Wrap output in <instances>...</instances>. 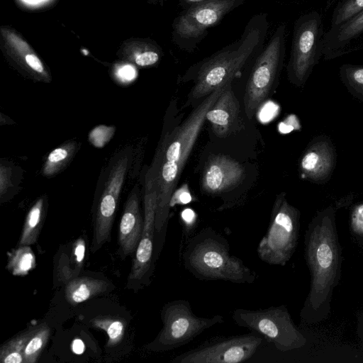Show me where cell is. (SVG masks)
<instances>
[{"label": "cell", "instance_id": "cell-4", "mask_svg": "<svg viewBox=\"0 0 363 363\" xmlns=\"http://www.w3.org/2000/svg\"><path fill=\"white\" fill-rule=\"evenodd\" d=\"M184 268L202 281L234 284L255 282L257 273L230 253L227 239L211 227H205L190 238L182 253Z\"/></svg>", "mask_w": 363, "mask_h": 363}, {"label": "cell", "instance_id": "cell-13", "mask_svg": "<svg viewBox=\"0 0 363 363\" xmlns=\"http://www.w3.org/2000/svg\"><path fill=\"white\" fill-rule=\"evenodd\" d=\"M128 164V157L123 156L115 162L110 169L96 208L91 247L93 252L99 250L110 240L111 230Z\"/></svg>", "mask_w": 363, "mask_h": 363}, {"label": "cell", "instance_id": "cell-27", "mask_svg": "<svg viewBox=\"0 0 363 363\" xmlns=\"http://www.w3.org/2000/svg\"><path fill=\"white\" fill-rule=\"evenodd\" d=\"M363 11V0H345L335 9L330 28L337 26Z\"/></svg>", "mask_w": 363, "mask_h": 363}, {"label": "cell", "instance_id": "cell-25", "mask_svg": "<svg viewBox=\"0 0 363 363\" xmlns=\"http://www.w3.org/2000/svg\"><path fill=\"white\" fill-rule=\"evenodd\" d=\"M50 328L40 324L27 342L23 352V363H35L45 348L50 336Z\"/></svg>", "mask_w": 363, "mask_h": 363}, {"label": "cell", "instance_id": "cell-21", "mask_svg": "<svg viewBox=\"0 0 363 363\" xmlns=\"http://www.w3.org/2000/svg\"><path fill=\"white\" fill-rule=\"evenodd\" d=\"M30 328L4 343L0 349V362L2 363H23L26 345L37 329Z\"/></svg>", "mask_w": 363, "mask_h": 363}, {"label": "cell", "instance_id": "cell-3", "mask_svg": "<svg viewBox=\"0 0 363 363\" xmlns=\"http://www.w3.org/2000/svg\"><path fill=\"white\" fill-rule=\"evenodd\" d=\"M229 84H231L221 86L207 96L176 128L164 150L160 167L156 173L152 170L150 172L155 178L157 190L155 214V231L157 233L162 231L168 221L172 195L206 120V113Z\"/></svg>", "mask_w": 363, "mask_h": 363}, {"label": "cell", "instance_id": "cell-8", "mask_svg": "<svg viewBox=\"0 0 363 363\" xmlns=\"http://www.w3.org/2000/svg\"><path fill=\"white\" fill-rule=\"evenodd\" d=\"M286 49V26L276 28L252 66L244 95V109L251 119L265 101L281 71Z\"/></svg>", "mask_w": 363, "mask_h": 363}, {"label": "cell", "instance_id": "cell-33", "mask_svg": "<svg viewBox=\"0 0 363 363\" xmlns=\"http://www.w3.org/2000/svg\"><path fill=\"white\" fill-rule=\"evenodd\" d=\"M181 217L182 221L187 228H190L194 223L196 215L191 209H185L182 212Z\"/></svg>", "mask_w": 363, "mask_h": 363}, {"label": "cell", "instance_id": "cell-20", "mask_svg": "<svg viewBox=\"0 0 363 363\" xmlns=\"http://www.w3.org/2000/svg\"><path fill=\"white\" fill-rule=\"evenodd\" d=\"M44 218V199L40 198L29 210L21 235L18 246L30 245L36 242Z\"/></svg>", "mask_w": 363, "mask_h": 363}, {"label": "cell", "instance_id": "cell-29", "mask_svg": "<svg viewBox=\"0 0 363 363\" xmlns=\"http://www.w3.org/2000/svg\"><path fill=\"white\" fill-rule=\"evenodd\" d=\"M192 200V196L189 191L188 186L186 184H184L179 189H175L172 194L169 201V206L171 208L176 205L187 204L191 202Z\"/></svg>", "mask_w": 363, "mask_h": 363}, {"label": "cell", "instance_id": "cell-31", "mask_svg": "<svg viewBox=\"0 0 363 363\" xmlns=\"http://www.w3.org/2000/svg\"><path fill=\"white\" fill-rule=\"evenodd\" d=\"M160 55L155 50H147L138 55L135 63L141 67L153 65L159 61Z\"/></svg>", "mask_w": 363, "mask_h": 363}, {"label": "cell", "instance_id": "cell-7", "mask_svg": "<svg viewBox=\"0 0 363 363\" xmlns=\"http://www.w3.org/2000/svg\"><path fill=\"white\" fill-rule=\"evenodd\" d=\"M232 317L236 325L262 336L281 352L299 349L306 343L284 305L259 310L237 308Z\"/></svg>", "mask_w": 363, "mask_h": 363}, {"label": "cell", "instance_id": "cell-1", "mask_svg": "<svg viewBox=\"0 0 363 363\" xmlns=\"http://www.w3.org/2000/svg\"><path fill=\"white\" fill-rule=\"evenodd\" d=\"M342 252L335 209L329 206L316 213L305 233L304 255L311 274L310 290L300 313L305 323H318L329 315L341 278Z\"/></svg>", "mask_w": 363, "mask_h": 363}, {"label": "cell", "instance_id": "cell-30", "mask_svg": "<svg viewBox=\"0 0 363 363\" xmlns=\"http://www.w3.org/2000/svg\"><path fill=\"white\" fill-rule=\"evenodd\" d=\"M351 228L356 234L363 235V203L354 208L351 216Z\"/></svg>", "mask_w": 363, "mask_h": 363}, {"label": "cell", "instance_id": "cell-17", "mask_svg": "<svg viewBox=\"0 0 363 363\" xmlns=\"http://www.w3.org/2000/svg\"><path fill=\"white\" fill-rule=\"evenodd\" d=\"M239 111V101L229 84L208 111L206 119L215 135L223 138L230 133L238 122Z\"/></svg>", "mask_w": 363, "mask_h": 363}, {"label": "cell", "instance_id": "cell-12", "mask_svg": "<svg viewBox=\"0 0 363 363\" xmlns=\"http://www.w3.org/2000/svg\"><path fill=\"white\" fill-rule=\"evenodd\" d=\"M157 190L155 180L150 172L145 179L144 196V225L140 240L135 251L128 284L148 283L153 267V238L155 230V214Z\"/></svg>", "mask_w": 363, "mask_h": 363}, {"label": "cell", "instance_id": "cell-18", "mask_svg": "<svg viewBox=\"0 0 363 363\" xmlns=\"http://www.w3.org/2000/svg\"><path fill=\"white\" fill-rule=\"evenodd\" d=\"M361 35L363 36V11L325 33L323 55L331 59L345 54L352 42Z\"/></svg>", "mask_w": 363, "mask_h": 363}, {"label": "cell", "instance_id": "cell-28", "mask_svg": "<svg viewBox=\"0 0 363 363\" xmlns=\"http://www.w3.org/2000/svg\"><path fill=\"white\" fill-rule=\"evenodd\" d=\"M86 244L83 238H78L72 245L69 257L70 263L73 264L74 276H77L84 264Z\"/></svg>", "mask_w": 363, "mask_h": 363}, {"label": "cell", "instance_id": "cell-22", "mask_svg": "<svg viewBox=\"0 0 363 363\" xmlns=\"http://www.w3.org/2000/svg\"><path fill=\"white\" fill-rule=\"evenodd\" d=\"M35 267V255L29 245L18 246L9 254L6 267L14 276H25Z\"/></svg>", "mask_w": 363, "mask_h": 363}, {"label": "cell", "instance_id": "cell-24", "mask_svg": "<svg viewBox=\"0 0 363 363\" xmlns=\"http://www.w3.org/2000/svg\"><path fill=\"white\" fill-rule=\"evenodd\" d=\"M75 143H67L55 150L48 156L43 169L45 176H52L60 171L70 160L76 150Z\"/></svg>", "mask_w": 363, "mask_h": 363}, {"label": "cell", "instance_id": "cell-6", "mask_svg": "<svg viewBox=\"0 0 363 363\" xmlns=\"http://www.w3.org/2000/svg\"><path fill=\"white\" fill-rule=\"evenodd\" d=\"M300 211L287 201L284 193L274 200L265 235L257 247L259 258L271 265L285 266L297 247Z\"/></svg>", "mask_w": 363, "mask_h": 363}, {"label": "cell", "instance_id": "cell-26", "mask_svg": "<svg viewBox=\"0 0 363 363\" xmlns=\"http://www.w3.org/2000/svg\"><path fill=\"white\" fill-rule=\"evenodd\" d=\"M340 74L348 89L363 100V65H343L340 69Z\"/></svg>", "mask_w": 363, "mask_h": 363}, {"label": "cell", "instance_id": "cell-23", "mask_svg": "<svg viewBox=\"0 0 363 363\" xmlns=\"http://www.w3.org/2000/svg\"><path fill=\"white\" fill-rule=\"evenodd\" d=\"M91 323L95 328L103 330L106 333L107 347L118 345L124 336L125 324L121 318L111 315H100L93 318Z\"/></svg>", "mask_w": 363, "mask_h": 363}, {"label": "cell", "instance_id": "cell-15", "mask_svg": "<svg viewBox=\"0 0 363 363\" xmlns=\"http://www.w3.org/2000/svg\"><path fill=\"white\" fill-rule=\"evenodd\" d=\"M335 163L332 144L327 139H320L306 150L300 162V170L306 179L322 183L330 177Z\"/></svg>", "mask_w": 363, "mask_h": 363}, {"label": "cell", "instance_id": "cell-10", "mask_svg": "<svg viewBox=\"0 0 363 363\" xmlns=\"http://www.w3.org/2000/svg\"><path fill=\"white\" fill-rule=\"evenodd\" d=\"M245 0H203L182 12L173 23L172 40L181 50L191 52L210 28Z\"/></svg>", "mask_w": 363, "mask_h": 363}, {"label": "cell", "instance_id": "cell-9", "mask_svg": "<svg viewBox=\"0 0 363 363\" xmlns=\"http://www.w3.org/2000/svg\"><path fill=\"white\" fill-rule=\"evenodd\" d=\"M324 29L316 11L301 16L295 22L287 67L291 82L302 85L323 54Z\"/></svg>", "mask_w": 363, "mask_h": 363}, {"label": "cell", "instance_id": "cell-11", "mask_svg": "<svg viewBox=\"0 0 363 363\" xmlns=\"http://www.w3.org/2000/svg\"><path fill=\"white\" fill-rule=\"evenodd\" d=\"M266 340L255 332L216 336L174 356L171 363H239L248 360Z\"/></svg>", "mask_w": 363, "mask_h": 363}, {"label": "cell", "instance_id": "cell-34", "mask_svg": "<svg viewBox=\"0 0 363 363\" xmlns=\"http://www.w3.org/2000/svg\"><path fill=\"white\" fill-rule=\"evenodd\" d=\"M72 350L75 354H82L84 350V345L79 339L74 340L72 343Z\"/></svg>", "mask_w": 363, "mask_h": 363}, {"label": "cell", "instance_id": "cell-14", "mask_svg": "<svg viewBox=\"0 0 363 363\" xmlns=\"http://www.w3.org/2000/svg\"><path fill=\"white\" fill-rule=\"evenodd\" d=\"M245 170L240 163L224 155L210 157L201 177L203 191L216 195L233 189L242 180Z\"/></svg>", "mask_w": 363, "mask_h": 363}, {"label": "cell", "instance_id": "cell-5", "mask_svg": "<svg viewBox=\"0 0 363 363\" xmlns=\"http://www.w3.org/2000/svg\"><path fill=\"white\" fill-rule=\"evenodd\" d=\"M162 328L147 349L162 352L181 347L203 331L224 322L221 315L201 317L194 314L187 300L177 299L167 303L161 310Z\"/></svg>", "mask_w": 363, "mask_h": 363}, {"label": "cell", "instance_id": "cell-16", "mask_svg": "<svg viewBox=\"0 0 363 363\" xmlns=\"http://www.w3.org/2000/svg\"><path fill=\"white\" fill-rule=\"evenodd\" d=\"M144 225L139 206L138 187L130 194L118 227V245L125 257L136 250Z\"/></svg>", "mask_w": 363, "mask_h": 363}, {"label": "cell", "instance_id": "cell-32", "mask_svg": "<svg viewBox=\"0 0 363 363\" xmlns=\"http://www.w3.org/2000/svg\"><path fill=\"white\" fill-rule=\"evenodd\" d=\"M28 65L38 73H42L44 70L43 66L38 57L33 54H28L25 57Z\"/></svg>", "mask_w": 363, "mask_h": 363}, {"label": "cell", "instance_id": "cell-2", "mask_svg": "<svg viewBox=\"0 0 363 363\" xmlns=\"http://www.w3.org/2000/svg\"><path fill=\"white\" fill-rule=\"evenodd\" d=\"M267 13L252 16L241 36L195 65L191 96L198 99L231 84L263 50L269 30Z\"/></svg>", "mask_w": 363, "mask_h": 363}, {"label": "cell", "instance_id": "cell-19", "mask_svg": "<svg viewBox=\"0 0 363 363\" xmlns=\"http://www.w3.org/2000/svg\"><path fill=\"white\" fill-rule=\"evenodd\" d=\"M108 283L92 277H75L69 280L65 289V298L75 306L105 291Z\"/></svg>", "mask_w": 363, "mask_h": 363}]
</instances>
